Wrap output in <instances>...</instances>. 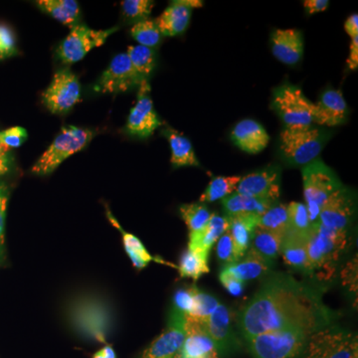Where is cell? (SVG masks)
I'll return each instance as SVG.
<instances>
[{"label": "cell", "mask_w": 358, "mask_h": 358, "mask_svg": "<svg viewBox=\"0 0 358 358\" xmlns=\"http://www.w3.org/2000/svg\"><path fill=\"white\" fill-rule=\"evenodd\" d=\"M222 205L227 216L237 215V214H255L261 216L274 203L235 192L223 199Z\"/></svg>", "instance_id": "28"}, {"label": "cell", "mask_w": 358, "mask_h": 358, "mask_svg": "<svg viewBox=\"0 0 358 358\" xmlns=\"http://www.w3.org/2000/svg\"><path fill=\"white\" fill-rule=\"evenodd\" d=\"M106 208H107L106 214H107V217L109 219L110 222L122 234L124 251H126L127 255L129 256V260L133 263L134 267L138 268V270H143V268L147 267L148 264L155 261V259L150 255V252L145 248L143 242L138 237L131 234V233L127 232V231L122 229V226L117 222V219L113 215L108 206H106Z\"/></svg>", "instance_id": "26"}, {"label": "cell", "mask_w": 358, "mask_h": 358, "mask_svg": "<svg viewBox=\"0 0 358 358\" xmlns=\"http://www.w3.org/2000/svg\"><path fill=\"white\" fill-rule=\"evenodd\" d=\"M272 265V262L250 248L238 262L226 265L225 268L245 282L267 275Z\"/></svg>", "instance_id": "24"}, {"label": "cell", "mask_w": 358, "mask_h": 358, "mask_svg": "<svg viewBox=\"0 0 358 358\" xmlns=\"http://www.w3.org/2000/svg\"><path fill=\"white\" fill-rule=\"evenodd\" d=\"M93 358H117L114 348L110 345L103 346L102 350L96 352Z\"/></svg>", "instance_id": "51"}, {"label": "cell", "mask_w": 358, "mask_h": 358, "mask_svg": "<svg viewBox=\"0 0 358 358\" xmlns=\"http://www.w3.org/2000/svg\"><path fill=\"white\" fill-rule=\"evenodd\" d=\"M192 13V8L185 3V0L173 1L155 22L164 36H176L185 32L188 27Z\"/></svg>", "instance_id": "22"}, {"label": "cell", "mask_w": 358, "mask_h": 358, "mask_svg": "<svg viewBox=\"0 0 358 358\" xmlns=\"http://www.w3.org/2000/svg\"><path fill=\"white\" fill-rule=\"evenodd\" d=\"M229 230V219L227 216L211 214L206 225L199 232L189 233L188 248L199 251L204 256L209 257L213 245L218 241L224 233Z\"/></svg>", "instance_id": "21"}, {"label": "cell", "mask_w": 358, "mask_h": 358, "mask_svg": "<svg viewBox=\"0 0 358 358\" xmlns=\"http://www.w3.org/2000/svg\"><path fill=\"white\" fill-rule=\"evenodd\" d=\"M179 213L189 229V233L199 232L211 217L210 211L203 203L182 204Z\"/></svg>", "instance_id": "36"}, {"label": "cell", "mask_w": 358, "mask_h": 358, "mask_svg": "<svg viewBox=\"0 0 358 358\" xmlns=\"http://www.w3.org/2000/svg\"><path fill=\"white\" fill-rule=\"evenodd\" d=\"M6 57H9V56L7 55L6 52H4L3 50H1V49H0V60H1V59H4Z\"/></svg>", "instance_id": "52"}, {"label": "cell", "mask_w": 358, "mask_h": 358, "mask_svg": "<svg viewBox=\"0 0 358 358\" xmlns=\"http://www.w3.org/2000/svg\"><path fill=\"white\" fill-rule=\"evenodd\" d=\"M288 222V206L285 204H274L259 217L258 227L286 236Z\"/></svg>", "instance_id": "35"}, {"label": "cell", "mask_w": 358, "mask_h": 358, "mask_svg": "<svg viewBox=\"0 0 358 358\" xmlns=\"http://www.w3.org/2000/svg\"><path fill=\"white\" fill-rule=\"evenodd\" d=\"M329 136L326 129L313 127L298 131L284 129L279 136L280 155L289 166H308L317 159Z\"/></svg>", "instance_id": "3"}, {"label": "cell", "mask_w": 358, "mask_h": 358, "mask_svg": "<svg viewBox=\"0 0 358 358\" xmlns=\"http://www.w3.org/2000/svg\"><path fill=\"white\" fill-rule=\"evenodd\" d=\"M208 258L199 251L186 249L179 262V275L181 278H192L196 281L202 275L209 272Z\"/></svg>", "instance_id": "32"}, {"label": "cell", "mask_w": 358, "mask_h": 358, "mask_svg": "<svg viewBox=\"0 0 358 358\" xmlns=\"http://www.w3.org/2000/svg\"><path fill=\"white\" fill-rule=\"evenodd\" d=\"M155 2L152 0H124L122 1V14L129 22H140L148 20L152 13Z\"/></svg>", "instance_id": "39"}, {"label": "cell", "mask_w": 358, "mask_h": 358, "mask_svg": "<svg viewBox=\"0 0 358 358\" xmlns=\"http://www.w3.org/2000/svg\"><path fill=\"white\" fill-rule=\"evenodd\" d=\"M280 254L289 267L300 271L303 274L310 275L307 240L286 234L282 240Z\"/></svg>", "instance_id": "27"}, {"label": "cell", "mask_w": 358, "mask_h": 358, "mask_svg": "<svg viewBox=\"0 0 358 358\" xmlns=\"http://www.w3.org/2000/svg\"><path fill=\"white\" fill-rule=\"evenodd\" d=\"M131 37L141 46L154 48L162 40V33L155 20H145L134 23L131 28Z\"/></svg>", "instance_id": "37"}, {"label": "cell", "mask_w": 358, "mask_h": 358, "mask_svg": "<svg viewBox=\"0 0 358 358\" xmlns=\"http://www.w3.org/2000/svg\"><path fill=\"white\" fill-rule=\"evenodd\" d=\"M216 252H217L218 258L226 265L238 262L236 252H235L234 243H233L232 237H231L229 231L224 233L222 236L219 238Z\"/></svg>", "instance_id": "40"}, {"label": "cell", "mask_w": 358, "mask_h": 358, "mask_svg": "<svg viewBox=\"0 0 358 358\" xmlns=\"http://www.w3.org/2000/svg\"><path fill=\"white\" fill-rule=\"evenodd\" d=\"M140 84L129 56L121 53L110 61L96 84V90L106 94L124 93Z\"/></svg>", "instance_id": "15"}, {"label": "cell", "mask_w": 358, "mask_h": 358, "mask_svg": "<svg viewBox=\"0 0 358 358\" xmlns=\"http://www.w3.org/2000/svg\"><path fill=\"white\" fill-rule=\"evenodd\" d=\"M95 133L92 129L65 126L60 134L52 141L32 167V173L37 176H49L56 171L71 155L83 150L93 140Z\"/></svg>", "instance_id": "6"}, {"label": "cell", "mask_w": 358, "mask_h": 358, "mask_svg": "<svg viewBox=\"0 0 358 358\" xmlns=\"http://www.w3.org/2000/svg\"><path fill=\"white\" fill-rule=\"evenodd\" d=\"M7 207V195L0 183V251L4 243V229H6V217Z\"/></svg>", "instance_id": "45"}, {"label": "cell", "mask_w": 358, "mask_h": 358, "mask_svg": "<svg viewBox=\"0 0 358 358\" xmlns=\"http://www.w3.org/2000/svg\"><path fill=\"white\" fill-rule=\"evenodd\" d=\"M310 331L281 329L244 338L254 358H294L303 352Z\"/></svg>", "instance_id": "4"}, {"label": "cell", "mask_w": 358, "mask_h": 358, "mask_svg": "<svg viewBox=\"0 0 358 358\" xmlns=\"http://www.w3.org/2000/svg\"><path fill=\"white\" fill-rule=\"evenodd\" d=\"M301 358H358L357 334L341 327H324L310 334Z\"/></svg>", "instance_id": "8"}, {"label": "cell", "mask_w": 358, "mask_h": 358, "mask_svg": "<svg viewBox=\"0 0 358 358\" xmlns=\"http://www.w3.org/2000/svg\"><path fill=\"white\" fill-rule=\"evenodd\" d=\"M355 209V196L348 188L343 186L329 197L322 207L319 222L329 229L348 230Z\"/></svg>", "instance_id": "16"}, {"label": "cell", "mask_w": 358, "mask_h": 358, "mask_svg": "<svg viewBox=\"0 0 358 358\" xmlns=\"http://www.w3.org/2000/svg\"><path fill=\"white\" fill-rule=\"evenodd\" d=\"M229 219V233L234 243L238 260L248 251L254 231L259 226V217L255 214H237L227 216Z\"/></svg>", "instance_id": "23"}, {"label": "cell", "mask_w": 358, "mask_h": 358, "mask_svg": "<svg viewBox=\"0 0 358 358\" xmlns=\"http://www.w3.org/2000/svg\"><path fill=\"white\" fill-rule=\"evenodd\" d=\"M348 68L350 70H357L358 67V36L352 38V44H350V53L346 61Z\"/></svg>", "instance_id": "48"}, {"label": "cell", "mask_w": 358, "mask_h": 358, "mask_svg": "<svg viewBox=\"0 0 358 358\" xmlns=\"http://www.w3.org/2000/svg\"><path fill=\"white\" fill-rule=\"evenodd\" d=\"M345 32L350 35L352 38L358 36V14L353 13L346 20L345 23Z\"/></svg>", "instance_id": "50"}, {"label": "cell", "mask_w": 358, "mask_h": 358, "mask_svg": "<svg viewBox=\"0 0 358 358\" xmlns=\"http://www.w3.org/2000/svg\"><path fill=\"white\" fill-rule=\"evenodd\" d=\"M35 3L54 20L62 24L70 26L71 28L76 25L79 20V3L75 0H39Z\"/></svg>", "instance_id": "29"}, {"label": "cell", "mask_w": 358, "mask_h": 358, "mask_svg": "<svg viewBox=\"0 0 358 358\" xmlns=\"http://www.w3.org/2000/svg\"><path fill=\"white\" fill-rule=\"evenodd\" d=\"M285 235L257 227L251 240V248L270 262H274L281 252Z\"/></svg>", "instance_id": "30"}, {"label": "cell", "mask_w": 358, "mask_h": 358, "mask_svg": "<svg viewBox=\"0 0 358 358\" xmlns=\"http://www.w3.org/2000/svg\"><path fill=\"white\" fill-rule=\"evenodd\" d=\"M205 327L220 355H229L239 348L240 341L235 331V315L225 306L220 303L217 310L205 320Z\"/></svg>", "instance_id": "14"}, {"label": "cell", "mask_w": 358, "mask_h": 358, "mask_svg": "<svg viewBox=\"0 0 358 358\" xmlns=\"http://www.w3.org/2000/svg\"><path fill=\"white\" fill-rule=\"evenodd\" d=\"M273 55L280 62L294 66L300 62L303 53V34L300 30L275 29L271 36Z\"/></svg>", "instance_id": "19"}, {"label": "cell", "mask_w": 358, "mask_h": 358, "mask_svg": "<svg viewBox=\"0 0 358 358\" xmlns=\"http://www.w3.org/2000/svg\"><path fill=\"white\" fill-rule=\"evenodd\" d=\"M348 121V105L338 90L327 89L315 103L313 122L320 126L336 127Z\"/></svg>", "instance_id": "18"}, {"label": "cell", "mask_w": 358, "mask_h": 358, "mask_svg": "<svg viewBox=\"0 0 358 358\" xmlns=\"http://www.w3.org/2000/svg\"><path fill=\"white\" fill-rule=\"evenodd\" d=\"M348 230L329 229L319 221L313 224L307 238L310 275L320 280L331 279L338 261L348 249Z\"/></svg>", "instance_id": "2"}, {"label": "cell", "mask_w": 358, "mask_h": 358, "mask_svg": "<svg viewBox=\"0 0 358 358\" xmlns=\"http://www.w3.org/2000/svg\"><path fill=\"white\" fill-rule=\"evenodd\" d=\"M117 29L119 28L114 27L107 30H95L86 25L73 26L69 34L59 45L56 53L63 64H74L81 61L90 51L102 46L106 40Z\"/></svg>", "instance_id": "9"}, {"label": "cell", "mask_w": 358, "mask_h": 358, "mask_svg": "<svg viewBox=\"0 0 358 358\" xmlns=\"http://www.w3.org/2000/svg\"><path fill=\"white\" fill-rule=\"evenodd\" d=\"M220 306L217 299L193 286V308L188 315L206 320Z\"/></svg>", "instance_id": "38"}, {"label": "cell", "mask_w": 358, "mask_h": 358, "mask_svg": "<svg viewBox=\"0 0 358 358\" xmlns=\"http://www.w3.org/2000/svg\"><path fill=\"white\" fill-rule=\"evenodd\" d=\"M173 308L185 315H189L192 312L193 286L176 292L173 296Z\"/></svg>", "instance_id": "42"}, {"label": "cell", "mask_w": 358, "mask_h": 358, "mask_svg": "<svg viewBox=\"0 0 358 358\" xmlns=\"http://www.w3.org/2000/svg\"><path fill=\"white\" fill-rule=\"evenodd\" d=\"M27 131L25 129L14 127V128L0 131V143L7 150H10V148L21 147L27 140Z\"/></svg>", "instance_id": "41"}, {"label": "cell", "mask_w": 358, "mask_h": 358, "mask_svg": "<svg viewBox=\"0 0 358 358\" xmlns=\"http://www.w3.org/2000/svg\"><path fill=\"white\" fill-rule=\"evenodd\" d=\"M303 183L308 217L315 224L327 200L343 185L333 169L320 159L303 166Z\"/></svg>", "instance_id": "5"}, {"label": "cell", "mask_w": 358, "mask_h": 358, "mask_svg": "<svg viewBox=\"0 0 358 358\" xmlns=\"http://www.w3.org/2000/svg\"><path fill=\"white\" fill-rule=\"evenodd\" d=\"M280 185L281 169L277 166H270L241 178L235 192L275 204L281 193Z\"/></svg>", "instance_id": "13"}, {"label": "cell", "mask_w": 358, "mask_h": 358, "mask_svg": "<svg viewBox=\"0 0 358 358\" xmlns=\"http://www.w3.org/2000/svg\"><path fill=\"white\" fill-rule=\"evenodd\" d=\"M288 206V230L286 234L307 240L313 224L308 217L306 204L301 202H292Z\"/></svg>", "instance_id": "33"}, {"label": "cell", "mask_w": 358, "mask_h": 358, "mask_svg": "<svg viewBox=\"0 0 358 358\" xmlns=\"http://www.w3.org/2000/svg\"><path fill=\"white\" fill-rule=\"evenodd\" d=\"M338 317L324 303L322 289L279 273L267 278L235 317L246 338L288 329L315 333L331 326Z\"/></svg>", "instance_id": "1"}, {"label": "cell", "mask_w": 358, "mask_h": 358, "mask_svg": "<svg viewBox=\"0 0 358 358\" xmlns=\"http://www.w3.org/2000/svg\"><path fill=\"white\" fill-rule=\"evenodd\" d=\"M150 92L148 81L143 82L138 86V101L129 113L126 124V131L129 136L140 138H150L155 129L162 124L155 112Z\"/></svg>", "instance_id": "12"}, {"label": "cell", "mask_w": 358, "mask_h": 358, "mask_svg": "<svg viewBox=\"0 0 358 358\" xmlns=\"http://www.w3.org/2000/svg\"><path fill=\"white\" fill-rule=\"evenodd\" d=\"M357 260L352 261V263L348 264V268L343 272V278H345V284L350 286L352 291H357Z\"/></svg>", "instance_id": "46"}, {"label": "cell", "mask_w": 358, "mask_h": 358, "mask_svg": "<svg viewBox=\"0 0 358 358\" xmlns=\"http://www.w3.org/2000/svg\"><path fill=\"white\" fill-rule=\"evenodd\" d=\"M162 134L169 141L171 150V162L173 167L199 166V162L193 150L192 141L188 140L173 128L167 127L164 129Z\"/></svg>", "instance_id": "25"}, {"label": "cell", "mask_w": 358, "mask_h": 358, "mask_svg": "<svg viewBox=\"0 0 358 358\" xmlns=\"http://www.w3.org/2000/svg\"><path fill=\"white\" fill-rule=\"evenodd\" d=\"M81 99V86L76 75L68 68L54 74L50 85L42 94V103L54 115L69 112Z\"/></svg>", "instance_id": "10"}, {"label": "cell", "mask_w": 358, "mask_h": 358, "mask_svg": "<svg viewBox=\"0 0 358 358\" xmlns=\"http://www.w3.org/2000/svg\"><path fill=\"white\" fill-rule=\"evenodd\" d=\"M185 315L173 308L166 329L143 350L138 358H181L185 338Z\"/></svg>", "instance_id": "11"}, {"label": "cell", "mask_w": 358, "mask_h": 358, "mask_svg": "<svg viewBox=\"0 0 358 358\" xmlns=\"http://www.w3.org/2000/svg\"><path fill=\"white\" fill-rule=\"evenodd\" d=\"M231 140L247 154L257 155L267 147L270 136L260 122L246 119L233 128Z\"/></svg>", "instance_id": "20"}, {"label": "cell", "mask_w": 358, "mask_h": 358, "mask_svg": "<svg viewBox=\"0 0 358 358\" xmlns=\"http://www.w3.org/2000/svg\"><path fill=\"white\" fill-rule=\"evenodd\" d=\"M329 6V0H306L303 1L306 13L315 14L322 13Z\"/></svg>", "instance_id": "47"}, {"label": "cell", "mask_w": 358, "mask_h": 358, "mask_svg": "<svg viewBox=\"0 0 358 358\" xmlns=\"http://www.w3.org/2000/svg\"><path fill=\"white\" fill-rule=\"evenodd\" d=\"M10 171V157H9V150L4 148L0 143V176L8 173Z\"/></svg>", "instance_id": "49"}, {"label": "cell", "mask_w": 358, "mask_h": 358, "mask_svg": "<svg viewBox=\"0 0 358 358\" xmlns=\"http://www.w3.org/2000/svg\"><path fill=\"white\" fill-rule=\"evenodd\" d=\"M241 176H217L212 179L206 189L200 196V203L217 201L229 196L236 192L238 183Z\"/></svg>", "instance_id": "34"}, {"label": "cell", "mask_w": 358, "mask_h": 358, "mask_svg": "<svg viewBox=\"0 0 358 358\" xmlns=\"http://www.w3.org/2000/svg\"><path fill=\"white\" fill-rule=\"evenodd\" d=\"M0 49L6 52L7 55L13 56L16 53L15 38L10 28L0 24Z\"/></svg>", "instance_id": "44"}, {"label": "cell", "mask_w": 358, "mask_h": 358, "mask_svg": "<svg viewBox=\"0 0 358 358\" xmlns=\"http://www.w3.org/2000/svg\"><path fill=\"white\" fill-rule=\"evenodd\" d=\"M272 107L289 131L312 128L315 103L300 87L282 84L273 92Z\"/></svg>", "instance_id": "7"}, {"label": "cell", "mask_w": 358, "mask_h": 358, "mask_svg": "<svg viewBox=\"0 0 358 358\" xmlns=\"http://www.w3.org/2000/svg\"><path fill=\"white\" fill-rule=\"evenodd\" d=\"M127 55L129 56L140 83L148 81V77L150 76L155 67L154 49L141 46V45L129 46L127 51Z\"/></svg>", "instance_id": "31"}, {"label": "cell", "mask_w": 358, "mask_h": 358, "mask_svg": "<svg viewBox=\"0 0 358 358\" xmlns=\"http://www.w3.org/2000/svg\"><path fill=\"white\" fill-rule=\"evenodd\" d=\"M185 331L181 358H220L215 343L207 333L205 320L185 315Z\"/></svg>", "instance_id": "17"}, {"label": "cell", "mask_w": 358, "mask_h": 358, "mask_svg": "<svg viewBox=\"0 0 358 358\" xmlns=\"http://www.w3.org/2000/svg\"><path fill=\"white\" fill-rule=\"evenodd\" d=\"M219 280L224 288L227 289L232 296H240L243 293L245 288V282L238 279L227 268H224L219 275Z\"/></svg>", "instance_id": "43"}]
</instances>
